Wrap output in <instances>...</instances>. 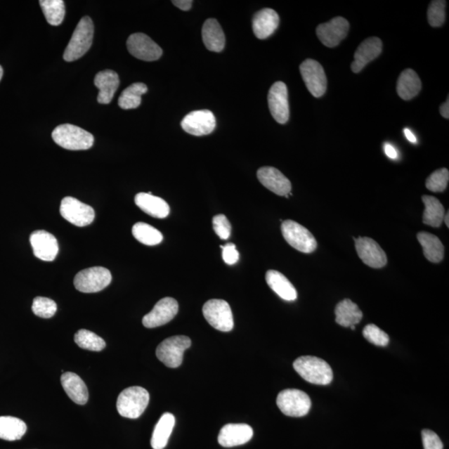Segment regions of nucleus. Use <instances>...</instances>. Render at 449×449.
Masks as SVG:
<instances>
[{
    "label": "nucleus",
    "mask_w": 449,
    "mask_h": 449,
    "mask_svg": "<svg viewBox=\"0 0 449 449\" xmlns=\"http://www.w3.org/2000/svg\"><path fill=\"white\" fill-rule=\"evenodd\" d=\"M382 41L377 37H371L362 42L355 53V60L351 63L353 72H360L369 63L375 60L382 52Z\"/></svg>",
    "instance_id": "nucleus-21"
},
{
    "label": "nucleus",
    "mask_w": 449,
    "mask_h": 449,
    "mask_svg": "<svg viewBox=\"0 0 449 449\" xmlns=\"http://www.w3.org/2000/svg\"><path fill=\"white\" fill-rule=\"evenodd\" d=\"M405 134L406 138L408 140H409L410 143H417V138H416L415 134H412V131L410 129H405Z\"/></svg>",
    "instance_id": "nucleus-48"
},
{
    "label": "nucleus",
    "mask_w": 449,
    "mask_h": 449,
    "mask_svg": "<svg viewBox=\"0 0 449 449\" xmlns=\"http://www.w3.org/2000/svg\"><path fill=\"white\" fill-rule=\"evenodd\" d=\"M266 280L270 288L285 301H293L297 299L296 288L280 272L274 270L267 271Z\"/></svg>",
    "instance_id": "nucleus-27"
},
{
    "label": "nucleus",
    "mask_w": 449,
    "mask_h": 449,
    "mask_svg": "<svg viewBox=\"0 0 449 449\" xmlns=\"http://www.w3.org/2000/svg\"><path fill=\"white\" fill-rule=\"evenodd\" d=\"M449 171L441 169L433 172L426 180V188L433 193H442L448 187Z\"/></svg>",
    "instance_id": "nucleus-39"
},
{
    "label": "nucleus",
    "mask_w": 449,
    "mask_h": 449,
    "mask_svg": "<svg viewBox=\"0 0 449 449\" xmlns=\"http://www.w3.org/2000/svg\"><path fill=\"white\" fill-rule=\"evenodd\" d=\"M422 440L424 449H443V444L437 434L429 429L422 431Z\"/></svg>",
    "instance_id": "nucleus-43"
},
{
    "label": "nucleus",
    "mask_w": 449,
    "mask_h": 449,
    "mask_svg": "<svg viewBox=\"0 0 449 449\" xmlns=\"http://www.w3.org/2000/svg\"><path fill=\"white\" fill-rule=\"evenodd\" d=\"M280 22L278 13L271 8H263L253 17L252 29L256 37L266 39L275 33Z\"/></svg>",
    "instance_id": "nucleus-22"
},
{
    "label": "nucleus",
    "mask_w": 449,
    "mask_h": 449,
    "mask_svg": "<svg viewBox=\"0 0 449 449\" xmlns=\"http://www.w3.org/2000/svg\"><path fill=\"white\" fill-rule=\"evenodd\" d=\"M126 46L131 56L143 61H156L162 56V49L148 35L131 34L126 41Z\"/></svg>",
    "instance_id": "nucleus-12"
},
{
    "label": "nucleus",
    "mask_w": 449,
    "mask_h": 449,
    "mask_svg": "<svg viewBox=\"0 0 449 449\" xmlns=\"http://www.w3.org/2000/svg\"><path fill=\"white\" fill-rule=\"evenodd\" d=\"M61 384L67 396L79 405H84L89 401V390L84 380L78 375L66 372L61 376Z\"/></svg>",
    "instance_id": "nucleus-25"
},
{
    "label": "nucleus",
    "mask_w": 449,
    "mask_h": 449,
    "mask_svg": "<svg viewBox=\"0 0 449 449\" xmlns=\"http://www.w3.org/2000/svg\"><path fill=\"white\" fill-rule=\"evenodd\" d=\"M148 92L147 85L136 83L124 90L119 98V105L122 110H134L142 103V96Z\"/></svg>",
    "instance_id": "nucleus-34"
},
{
    "label": "nucleus",
    "mask_w": 449,
    "mask_h": 449,
    "mask_svg": "<svg viewBox=\"0 0 449 449\" xmlns=\"http://www.w3.org/2000/svg\"><path fill=\"white\" fill-rule=\"evenodd\" d=\"M448 219H449V213L448 212L446 213L445 216H444L443 217V221L445 222V224L447 226V228H449V222H448Z\"/></svg>",
    "instance_id": "nucleus-49"
},
{
    "label": "nucleus",
    "mask_w": 449,
    "mask_h": 449,
    "mask_svg": "<svg viewBox=\"0 0 449 449\" xmlns=\"http://www.w3.org/2000/svg\"><path fill=\"white\" fill-rule=\"evenodd\" d=\"M213 229L221 240H228L231 233L230 221L225 215H216L212 219Z\"/></svg>",
    "instance_id": "nucleus-42"
},
{
    "label": "nucleus",
    "mask_w": 449,
    "mask_h": 449,
    "mask_svg": "<svg viewBox=\"0 0 449 449\" xmlns=\"http://www.w3.org/2000/svg\"><path fill=\"white\" fill-rule=\"evenodd\" d=\"M150 401L149 393L143 387L134 386L122 391L117 398V410L124 418H139L147 409Z\"/></svg>",
    "instance_id": "nucleus-4"
},
{
    "label": "nucleus",
    "mask_w": 449,
    "mask_h": 449,
    "mask_svg": "<svg viewBox=\"0 0 449 449\" xmlns=\"http://www.w3.org/2000/svg\"><path fill=\"white\" fill-rule=\"evenodd\" d=\"M52 138L58 146L72 151L88 150L93 147L94 138L83 129L72 124H63L53 130Z\"/></svg>",
    "instance_id": "nucleus-3"
},
{
    "label": "nucleus",
    "mask_w": 449,
    "mask_h": 449,
    "mask_svg": "<svg viewBox=\"0 0 449 449\" xmlns=\"http://www.w3.org/2000/svg\"><path fill=\"white\" fill-rule=\"evenodd\" d=\"M440 113L444 117V119H449V98H447V101L443 104L439 108Z\"/></svg>",
    "instance_id": "nucleus-47"
},
{
    "label": "nucleus",
    "mask_w": 449,
    "mask_h": 449,
    "mask_svg": "<svg viewBox=\"0 0 449 449\" xmlns=\"http://www.w3.org/2000/svg\"><path fill=\"white\" fill-rule=\"evenodd\" d=\"M27 425L24 421L12 416H0V438L15 441L24 436Z\"/></svg>",
    "instance_id": "nucleus-33"
},
{
    "label": "nucleus",
    "mask_w": 449,
    "mask_h": 449,
    "mask_svg": "<svg viewBox=\"0 0 449 449\" xmlns=\"http://www.w3.org/2000/svg\"><path fill=\"white\" fill-rule=\"evenodd\" d=\"M74 341L77 346L90 351H102L106 347L103 339L88 330H79L74 335Z\"/></svg>",
    "instance_id": "nucleus-37"
},
{
    "label": "nucleus",
    "mask_w": 449,
    "mask_h": 449,
    "mask_svg": "<svg viewBox=\"0 0 449 449\" xmlns=\"http://www.w3.org/2000/svg\"><path fill=\"white\" fill-rule=\"evenodd\" d=\"M202 40L210 51L220 53L225 48L226 38L219 21L207 20L202 27Z\"/></svg>",
    "instance_id": "nucleus-26"
},
{
    "label": "nucleus",
    "mask_w": 449,
    "mask_h": 449,
    "mask_svg": "<svg viewBox=\"0 0 449 449\" xmlns=\"http://www.w3.org/2000/svg\"><path fill=\"white\" fill-rule=\"evenodd\" d=\"M193 3L190 0H174V1H172V4H174L176 7H178L183 11L190 10V8L193 6Z\"/></svg>",
    "instance_id": "nucleus-45"
},
{
    "label": "nucleus",
    "mask_w": 449,
    "mask_h": 449,
    "mask_svg": "<svg viewBox=\"0 0 449 449\" xmlns=\"http://www.w3.org/2000/svg\"><path fill=\"white\" fill-rule=\"evenodd\" d=\"M351 330H356V325L351 326Z\"/></svg>",
    "instance_id": "nucleus-51"
},
{
    "label": "nucleus",
    "mask_w": 449,
    "mask_h": 449,
    "mask_svg": "<svg viewBox=\"0 0 449 449\" xmlns=\"http://www.w3.org/2000/svg\"><path fill=\"white\" fill-rule=\"evenodd\" d=\"M57 304L51 299L38 297L34 298L32 311L40 318H51L57 312Z\"/></svg>",
    "instance_id": "nucleus-38"
},
{
    "label": "nucleus",
    "mask_w": 449,
    "mask_h": 449,
    "mask_svg": "<svg viewBox=\"0 0 449 449\" xmlns=\"http://www.w3.org/2000/svg\"><path fill=\"white\" fill-rule=\"evenodd\" d=\"M294 369L301 377L313 384L327 385L334 375L327 362L315 356H302L294 362Z\"/></svg>",
    "instance_id": "nucleus-1"
},
{
    "label": "nucleus",
    "mask_w": 449,
    "mask_h": 449,
    "mask_svg": "<svg viewBox=\"0 0 449 449\" xmlns=\"http://www.w3.org/2000/svg\"><path fill=\"white\" fill-rule=\"evenodd\" d=\"M253 437L251 426L245 424H228L224 426L219 435L220 445L233 448L247 443Z\"/></svg>",
    "instance_id": "nucleus-20"
},
{
    "label": "nucleus",
    "mask_w": 449,
    "mask_h": 449,
    "mask_svg": "<svg viewBox=\"0 0 449 449\" xmlns=\"http://www.w3.org/2000/svg\"><path fill=\"white\" fill-rule=\"evenodd\" d=\"M349 30L348 20L343 17H335L333 20L317 27L316 34L325 46L334 48L346 38Z\"/></svg>",
    "instance_id": "nucleus-16"
},
{
    "label": "nucleus",
    "mask_w": 449,
    "mask_h": 449,
    "mask_svg": "<svg viewBox=\"0 0 449 449\" xmlns=\"http://www.w3.org/2000/svg\"><path fill=\"white\" fill-rule=\"evenodd\" d=\"M216 117L210 110H197L190 112L181 122V128L190 135H209L215 130Z\"/></svg>",
    "instance_id": "nucleus-14"
},
{
    "label": "nucleus",
    "mask_w": 449,
    "mask_h": 449,
    "mask_svg": "<svg viewBox=\"0 0 449 449\" xmlns=\"http://www.w3.org/2000/svg\"><path fill=\"white\" fill-rule=\"evenodd\" d=\"M384 152L385 154H386V155L389 157L391 158V160H396V158L398 157V152L396 151V149L394 148L392 145L390 144H385L384 145Z\"/></svg>",
    "instance_id": "nucleus-46"
},
{
    "label": "nucleus",
    "mask_w": 449,
    "mask_h": 449,
    "mask_svg": "<svg viewBox=\"0 0 449 449\" xmlns=\"http://www.w3.org/2000/svg\"><path fill=\"white\" fill-rule=\"evenodd\" d=\"M335 321L343 327H351L359 324L363 318V313L356 303L346 299L340 301L334 310Z\"/></svg>",
    "instance_id": "nucleus-28"
},
{
    "label": "nucleus",
    "mask_w": 449,
    "mask_h": 449,
    "mask_svg": "<svg viewBox=\"0 0 449 449\" xmlns=\"http://www.w3.org/2000/svg\"><path fill=\"white\" fill-rule=\"evenodd\" d=\"M425 206V210L423 215V222L425 225L433 226V228H439L441 226L443 217L446 214L442 203L439 200L432 196L422 197Z\"/></svg>",
    "instance_id": "nucleus-32"
},
{
    "label": "nucleus",
    "mask_w": 449,
    "mask_h": 449,
    "mask_svg": "<svg viewBox=\"0 0 449 449\" xmlns=\"http://www.w3.org/2000/svg\"><path fill=\"white\" fill-rule=\"evenodd\" d=\"M192 346L188 337L176 335L167 338L157 346V359L169 368H178L183 361L184 352Z\"/></svg>",
    "instance_id": "nucleus-5"
},
{
    "label": "nucleus",
    "mask_w": 449,
    "mask_h": 449,
    "mask_svg": "<svg viewBox=\"0 0 449 449\" xmlns=\"http://www.w3.org/2000/svg\"><path fill=\"white\" fill-rule=\"evenodd\" d=\"M222 258L228 265H234L239 261V252L233 243H228L221 246Z\"/></svg>",
    "instance_id": "nucleus-44"
},
{
    "label": "nucleus",
    "mask_w": 449,
    "mask_h": 449,
    "mask_svg": "<svg viewBox=\"0 0 449 449\" xmlns=\"http://www.w3.org/2000/svg\"><path fill=\"white\" fill-rule=\"evenodd\" d=\"M30 243L34 256L44 261H53L58 253V240L46 230L34 231L30 235Z\"/></svg>",
    "instance_id": "nucleus-18"
},
{
    "label": "nucleus",
    "mask_w": 449,
    "mask_h": 449,
    "mask_svg": "<svg viewBox=\"0 0 449 449\" xmlns=\"http://www.w3.org/2000/svg\"><path fill=\"white\" fill-rule=\"evenodd\" d=\"M134 237L139 242L147 245V246H156L162 242V234L153 226L144 222H138L131 229Z\"/></svg>",
    "instance_id": "nucleus-35"
},
{
    "label": "nucleus",
    "mask_w": 449,
    "mask_h": 449,
    "mask_svg": "<svg viewBox=\"0 0 449 449\" xmlns=\"http://www.w3.org/2000/svg\"><path fill=\"white\" fill-rule=\"evenodd\" d=\"M257 178L265 188L278 196H287L292 188L287 176L275 167H261L257 171Z\"/></svg>",
    "instance_id": "nucleus-19"
},
{
    "label": "nucleus",
    "mask_w": 449,
    "mask_h": 449,
    "mask_svg": "<svg viewBox=\"0 0 449 449\" xmlns=\"http://www.w3.org/2000/svg\"><path fill=\"white\" fill-rule=\"evenodd\" d=\"M176 423L175 417L170 412H166L161 417L153 430L151 445L153 449H163L169 443V438Z\"/></svg>",
    "instance_id": "nucleus-30"
},
{
    "label": "nucleus",
    "mask_w": 449,
    "mask_h": 449,
    "mask_svg": "<svg viewBox=\"0 0 449 449\" xmlns=\"http://www.w3.org/2000/svg\"><path fill=\"white\" fill-rule=\"evenodd\" d=\"M358 256L365 265L379 269L386 266V253L375 240L370 237H353Z\"/></svg>",
    "instance_id": "nucleus-15"
},
{
    "label": "nucleus",
    "mask_w": 449,
    "mask_h": 449,
    "mask_svg": "<svg viewBox=\"0 0 449 449\" xmlns=\"http://www.w3.org/2000/svg\"><path fill=\"white\" fill-rule=\"evenodd\" d=\"M299 71L306 88L313 96H323L327 89V78L320 63L309 58L301 63Z\"/></svg>",
    "instance_id": "nucleus-11"
},
{
    "label": "nucleus",
    "mask_w": 449,
    "mask_h": 449,
    "mask_svg": "<svg viewBox=\"0 0 449 449\" xmlns=\"http://www.w3.org/2000/svg\"><path fill=\"white\" fill-rule=\"evenodd\" d=\"M60 213L63 219L79 228L90 225L95 219V212L92 207L72 197H66L62 200Z\"/></svg>",
    "instance_id": "nucleus-10"
},
{
    "label": "nucleus",
    "mask_w": 449,
    "mask_h": 449,
    "mask_svg": "<svg viewBox=\"0 0 449 449\" xmlns=\"http://www.w3.org/2000/svg\"><path fill=\"white\" fill-rule=\"evenodd\" d=\"M426 259L433 263L441 262L444 257V247L436 235L428 233H419L417 235Z\"/></svg>",
    "instance_id": "nucleus-31"
},
{
    "label": "nucleus",
    "mask_w": 449,
    "mask_h": 449,
    "mask_svg": "<svg viewBox=\"0 0 449 449\" xmlns=\"http://www.w3.org/2000/svg\"><path fill=\"white\" fill-rule=\"evenodd\" d=\"M276 403L285 415L289 417H303L309 412L311 401L301 390L289 389L281 391L276 399Z\"/></svg>",
    "instance_id": "nucleus-8"
},
{
    "label": "nucleus",
    "mask_w": 449,
    "mask_h": 449,
    "mask_svg": "<svg viewBox=\"0 0 449 449\" xmlns=\"http://www.w3.org/2000/svg\"><path fill=\"white\" fill-rule=\"evenodd\" d=\"M422 88L421 80L416 72L408 69L399 75L397 82V93L403 100H410L417 96Z\"/></svg>",
    "instance_id": "nucleus-29"
},
{
    "label": "nucleus",
    "mask_w": 449,
    "mask_h": 449,
    "mask_svg": "<svg viewBox=\"0 0 449 449\" xmlns=\"http://www.w3.org/2000/svg\"><path fill=\"white\" fill-rule=\"evenodd\" d=\"M179 306L175 299L166 297L160 299L153 309L145 315L143 324L146 328L152 329L164 325L178 315Z\"/></svg>",
    "instance_id": "nucleus-13"
},
{
    "label": "nucleus",
    "mask_w": 449,
    "mask_h": 449,
    "mask_svg": "<svg viewBox=\"0 0 449 449\" xmlns=\"http://www.w3.org/2000/svg\"><path fill=\"white\" fill-rule=\"evenodd\" d=\"M203 315L213 328L222 332H229L234 327L233 311L223 299H213L205 303Z\"/></svg>",
    "instance_id": "nucleus-9"
},
{
    "label": "nucleus",
    "mask_w": 449,
    "mask_h": 449,
    "mask_svg": "<svg viewBox=\"0 0 449 449\" xmlns=\"http://www.w3.org/2000/svg\"><path fill=\"white\" fill-rule=\"evenodd\" d=\"M446 1L443 0H434L429 4L428 10V20L432 27H440L445 21Z\"/></svg>",
    "instance_id": "nucleus-40"
},
{
    "label": "nucleus",
    "mask_w": 449,
    "mask_h": 449,
    "mask_svg": "<svg viewBox=\"0 0 449 449\" xmlns=\"http://www.w3.org/2000/svg\"><path fill=\"white\" fill-rule=\"evenodd\" d=\"M40 6L49 25H60L65 20V6L62 0H41Z\"/></svg>",
    "instance_id": "nucleus-36"
},
{
    "label": "nucleus",
    "mask_w": 449,
    "mask_h": 449,
    "mask_svg": "<svg viewBox=\"0 0 449 449\" xmlns=\"http://www.w3.org/2000/svg\"><path fill=\"white\" fill-rule=\"evenodd\" d=\"M119 77L112 70L99 72L95 77L94 84L99 89L98 102L101 104L110 103L119 87Z\"/></svg>",
    "instance_id": "nucleus-23"
},
{
    "label": "nucleus",
    "mask_w": 449,
    "mask_h": 449,
    "mask_svg": "<svg viewBox=\"0 0 449 449\" xmlns=\"http://www.w3.org/2000/svg\"><path fill=\"white\" fill-rule=\"evenodd\" d=\"M3 74H4L3 67L0 66V81H1L2 79Z\"/></svg>",
    "instance_id": "nucleus-50"
},
{
    "label": "nucleus",
    "mask_w": 449,
    "mask_h": 449,
    "mask_svg": "<svg viewBox=\"0 0 449 449\" xmlns=\"http://www.w3.org/2000/svg\"><path fill=\"white\" fill-rule=\"evenodd\" d=\"M135 203L141 210L156 219H166L170 213L169 204L161 197L153 196L151 193L136 195Z\"/></svg>",
    "instance_id": "nucleus-24"
},
{
    "label": "nucleus",
    "mask_w": 449,
    "mask_h": 449,
    "mask_svg": "<svg viewBox=\"0 0 449 449\" xmlns=\"http://www.w3.org/2000/svg\"><path fill=\"white\" fill-rule=\"evenodd\" d=\"M110 271L104 267L96 266L79 272L74 278V287L80 292L96 293L101 292L110 285Z\"/></svg>",
    "instance_id": "nucleus-7"
},
{
    "label": "nucleus",
    "mask_w": 449,
    "mask_h": 449,
    "mask_svg": "<svg viewBox=\"0 0 449 449\" xmlns=\"http://www.w3.org/2000/svg\"><path fill=\"white\" fill-rule=\"evenodd\" d=\"M93 34V20L88 16L82 18L63 53V60L72 62L83 57L92 46Z\"/></svg>",
    "instance_id": "nucleus-2"
},
{
    "label": "nucleus",
    "mask_w": 449,
    "mask_h": 449,
    "mask_svg": "<svg viewBox=\"0 0 449 449\" xmlns=\"http://www.w3.org/2000/svg\"><path fill=\"white\" fill-rule=\"evenodd\" d=\"M268 105L274 119L280 124H285L289 120V108L288 89L283 82H276L268 93Z\"/></svg>",
    "instance_id": "nucleus-17"
},
{
    "label": "nucleus",
    "mask_w": 449,
    "mask_h": 449,
    "mask_svg": "<svg viewBox=\"0 0 449 449\" xmlns=\"http://www.w3.org/2000/svg\"><path fill=\"white\" fill-rule=\"evenodd\" d=\"M363 335L375 346L385 347L388 346L389 342V335L374 324L366 325L363 330Z\"/></svg>",
    "instance_id": "nucleus-41"
},
{
    "label": "nucleus",
    "mask_w": 449,
    "mask_h": 449,
    "mask_svg": "<svg viewBox=\"0 0 449 449\" xmlns=\"http://www.w3.org/2000/svg\"><path fill=\"white\" fill-rule=\"evenodd\" d=\"M281 233L289 246L303 253L314 252L318 246L311 231L297 222L287 220L281 224Z\"/></svg>",
    "instance_id": "nucleus-6"
}]
</instances>
